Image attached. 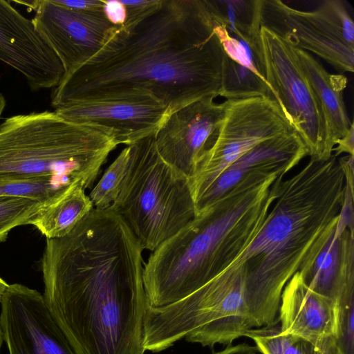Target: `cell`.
<instances>
[{
	"label": "cell",
	"instance_id": "cell-1",
	"mask_svg": "<svg viewBox=\"0 0 354 354\" xmlns=\"http://www.w3.org/2000/svg\"><path fill=\"white\" fill-rule=\"evenodd\" d=\"M142 250L110 207L46 239L43 296L75 354H144Z\"/></svg>",
	"mask_w": 354,
	"mask_h": 354
},
{
	"label": "cell",
	"instance_id": "cell-2",
	"mask_svg": "<svg viewBox=\"0 0 354 354\" xmlns=\"http://www.w3.org/2000/svg\"><path fill=\"white\" fill-rule=\"evenodd\" d=\"M223 55L205 0H163L141 21L117 27L93 57L64 74L51 104L149 95L171 113L219 95Z\"/></svg>",
	"mask_w": 354,
	"mask_h": 354
},
{
	"label": "cell",
	"instance_id": "cell-3",
	"mask_svg": "<svg viewBox=\"0 0 354 354\" xmlns=\"http://www.w3.org/2000/svg\"><path fill=\"white\" fill-rule=\"evenodd\" d=\"M286 173L250 172L152 252L143 270L148 304L180 301L225 270L259 232Z\"/></svg>",
	"mask_w": 354,
	"mask_h": 354
},
{
	"label": "cell",
	"instance_id": "cell-4",
	"mask_svg": "<svg viewBox=\"0 0 354 354\" xmlns=\"http://www.w3.org/2000/svg\"><path fill=\"white\" fill-rule=\"evenodd\" d=\"M345 192V175L337 156L310 158L282 180L259 232L226 268L243 265L250 289L280 305L288 281L297 272L303 277L308 274L335 233Z\"/></svg>",
	"mask_w": 354,
	"mask_h": 354
},
{
	"label": "cell",
	"instance_id": "cell-5",
	"mask_svg": "<svg viewBox=\"0 0 354 354\" xmlns=\"http://www.w3.org/2000/svg\"><path fill=\"white\" fill-rule=\"evenodd\" d=\"M117 146L101 130L55 111L12 115L0 123V177H55L86 190Z\"/></svg>",
	"mask_w": 354,
	"mask_h": 354
},
{
	"label": "cell",
	"instance_id": "cell-6",
	"mask_svg": "<svg viewBox=\"0 0 354 354\" xmlns=\"http://www.w3.org/2000/svg\"><path fill=\"white\" fill-rule=\"evenodd\" d=\"M130 147L128 170L110 207L151 252L196 216L189 178L160 155L155 134Z\"/></svg>",
	"mask_w": 354,
	"mask_h": 354
},
{
	"label": "cell",
	"instance_id": "cell-7",
	"mask_svg": "<svg viewBox=\"0 0 354 354\" xmlns=\"http://www.w3.org/2000/svg\"><path fill=\"white\" fill-rule=\"evenodd\" d=\"M296 131L276 99L257 97L225 100L217 135L189 179L194 204L221 174L263 140Z\"/></svg>",
	"mask_w": 354,
	"mask_h": 354
},
{
	"label": "cell",
	"instance_id": "cell-8",
	"mask_svg": "<svg viewBox=\"0 0 354 354\" xmlns=\"http://www.w3.org/2000/svg\"><path fill=\"white\" fill-rule=\"evenodd\" d=\"M261 26L338 71H354V22L345 1L325 0L302 11L279 0H261Z\"/></svg>",
	"mask_w": 354,
	"mask_h": 354
},
{
	"label": "cell",
	"instance_id": "cell-9",
	"mask_svg": "<svg viewBox=\"0 0 354 354\" xmlns=\"http://www.w3.org/2000/svg\"><path fill=\"white\" fill-rule=\"evenodd\" d=\"M261 39L265 79L291 125L306 145L309 156L328 159L333 153L321 104L299 62L294 46L264 26Z\"/></svg>",
	"mask_w": 354,
	"mask_h": 354
},
{
	"label": "cell",
	"instance_id": "cell-10",
	"mask_svg": "<svg viewBox=\"0 0 354 354\" xmlns=\"http://www.w3.org/2000/svg\"><path fill=\"white\" fill-rule=\"evenodd\" d=\"M23 3L35 11L32 21L59 59L64 74L87 62L118 27L111 24L104 13L71 9L56 0Z\"/></svg>",
	"mask_w": 354,
	"mask_h": 354
},
{
	"label": "cell",
	"instance_id": "cell-11",
	"mask_svg": "<svg viewBox=\"0 0 354 354\" xmlns=\"http://www.w3.org/2000/svg\"><path fill=\"white\" fill-rule=\"evenodd\" d=\"M0 304V322L9 354H75L39 292L9 284Z\"/></svg>",
	"mask_w": 354,
	"mask_h": 354
},
{
	"label": "cell",
	"instance_id": "cell-12",
	"mask_svg": "<svg viewBox=\"0 0 354 354\" xmlns=\"http://www.w3.org/2000/svg\"><path fill=\"white\" fill-rule=\"evenodd\" d=\"M54 111L68 122L100 129L118 145L127 146L156 134L169 114L164 104L149 95L71 103Z\"/></svg>",
	"mask_w": 354,
	"mask_h": 354
},
{
	"label": "cell",
	"instance_id": "cell-13",
	"mask_svg": "<svg viewBox=\"0 0 354 354\" xmlns=\"http://www.w3.org/2000/svg\"><path fill=\"white\" fill-rule=\"evenodd\" d=\"M207 97L169 114L155 134L160 156L189 179L212 145L224 115L225 102Z\"/></svg>",
	"mask_w": 354,
	"mask_h": 354
},
{
	"label": "cell",
	"instance_id": "cell-14",
	"mask_svg": "<svg viewBox=\"0 0 354 354\" xmlns=\"http://www.w3.org/2000/svg\"><path fill=\"white\" fill-rule=\"evenodd\" d=\"M0 61L21 73L32 91L56 87L65 73L32 19L4 0H0Z\"/></svg>",
	"mask_w": 354,
	"mask_h": 354
},
{
	"label": "cell",
	"instance_id": "cell-15",
	"mask_svg": "<svg viewBox=\"0 0 354 354\" xmlns=\"http://www.w3.org/2000/svg\"><path fill=\"white\" fill-rule=\"evenodd\" d=\"M278 318L283 333L301 337L318 348L335 340V301L310 289L299 272L283 290Z\"/></svg>",
	"mask_w": 354,
	"mask_h": 354
},
{
	"label": "cell",
	"instance_id": "cell-16",
	"mask_svg": "<svg viewBox=\"0 0 354 354\" xmlns=\"http://www.w3.org/2000/svg\"><path fill=\"white\" fill-rule=\"evenodd\" d=\"M307 156L308 149L296 131L262 141L227 167L197 199L196 215L250 172L257 169H285L288 172Z\"/></svg>",
	"mask_w": 354,
	"mask_h": 354
},
{
	"label": "cell",
	"instance_id": "cell-17",
	"mask_svg": "<svg viewBox=\"0 0 354 354\" xmlns=\"http://www.w3.org/2000/svg\"><path fill=\"white\" fill-rule=\"evenodd\" d=\"M303 279L310 289L333 301L353 290L354 233L336 230Z\"/></svg>",
	"mask_w": 354,
	"mask_h": 354
},
{
	"label": "cell",
	"instance_id": "cell-18",
	"mask_svg": "<svg viewBox=\"0 0 354 354\" xmlns=\"http://www.w3.org/2000/svg\"><path fill=\"white\" fill-rule=\"evenodd\" d=\"M295 49L301 68L321 104L333 149L335 142L348 132L353 122L343 100L347 79L342 75L329 73L308 51Z\"/></svg>",
	"mask_w": 354,
	"mask_h": 354
},
{
	"label": "cell",
	"instance_id": "cell-19",
	"mask_svg": "<svg viewBox=\"0 0 354 354\" xmlns=\"http://www.w3.org/2000/svg\"><path fill=\"white\" fill-rule=\"evenodd\" d=\"M93 208L85 189L77 187L43 205L28 225H34L46 239L61 238L68 234Z\"/></svg>",
	"mask_w": 354,
	"mask_h": 354
},
{
	"label": "cell",
	"instance_id": "cell-20",
	"mask_svg": "<svg viewBox=\"0 0 354 354\" xmlns=\"http://www.w3.org/2000/svg\"><path fill=\"white\" fill-rule=\"evenodd\" d=\"M212 22L224 53L251 69L267 83L261 34L244 33L213 20Z\"/></svg>",
	"mask_w": 354,
	"mask_h": 354
},
{
	"label": "cell",
	"instance_id": "cell-21",
	"mask_svg": "<svg viewBox=\"0 0 354 354\" xmlns=\"http://www.w3.org/2000/svg\"><path fill=\"white\" fill-rule=\"evenodd\" d=\"M226 100L257 97H274L269 85L249 68L233 60L225 53L219 95Z\"/></svg>",
	"mask_w": 354,
	"mask_h": 354
},
{
	"label": "cell",
	"instance_id": "cell-22",
	"mask_svg": "<svg viewBox=\"0 0 354 354\" xmlns=\"http://www.w3.org/2000/svg\"><path fill=\"white\" fill-rule=\"evenodd\" d=\"M212 19L246 33H260L261 0H205Z\"/></svg>",
	"mask_w": 354,
	"mask_h": 354
},
{
	"label": "cell",
	"instance_id": "cell-23",
	"mask_svg": "<svg viewBox=\"0 0 354 354\" xmlns=\"http://www.w3.org/2000/svg\"><path fill=\"white\" fill-rule=\"evenodd\" d=\"M75 187H77L72 186L55 177H0V196L28 198L43 205H48L56 201Z\"/></svg>",
	"mask_w": 354,
	"mask_h": 354
},
{
	"label": "cell",
	"instance_id": "cell-24",
	"mask_svg": "<svg viewBox=\"0 0 354 354\" xmlns=\"http://www.w3.org/2000/svg\"><path fill=\"white\" fill-rule=\"evenodd\" d=\"M279 322L251 329L244 336L253 339L262 354H324L323 347L318 348L301 337L283 333Z\"/></svg>",
	"mask_w": 354,
	"mask_h": 354
},
{
	"label": "cell",
	"instance_id": "cell-25",
	"mask_svg": "<svg viewBox=\"0 0 354 354\" xmlns=\"http://www.w3.org/2000/svg\"><path fill=\"white\" fill-rule=\"evenodd\" d=\"M130 160V147L123 149L108 167L88 196L94 208L106 209L117 198L126 176Z\"/></svg>",
	"mask_w": 354,
	"mask_h": 354
},
{
	"label": "cell",
	"instance_id": "cell-26",
	"mask_svg": "<svg viewBox=\"0 0 354 354\" xmlns=\"http://www.w3.org/2000/svg\"><path fill=\"white\" fill-rule=\"evenodd\" d=\"M43 205L28 198L0 196V242L6 240L13 228L28 225Z\"/></svg>",
	"mask_w": 354,
	"mask_h": 354
},
{
	"label": "cell",
	"instance_id": "cell-27",
	"mask_svg": "<svg viewBox=\"0 0 354 354\" xmlns=\"http://www.w3.org/2000/svg\"><path fill=\"white\" fill-rule=\"evenodd\" d=\"M127 18L123 28L131 27L145 19L162 6L163 0L122 1Z\"/></svg>",
	"mask_w": 354,
	"mask_h": 354
},
{
	"label": "cell",
	"instance_id": "cell-28",
	"mask_svg": "<svg viewBox=\"0 0 354 354\" xmlns=\"http://www.w3.org/2000/svg\"><path fill=\"white\" fill-rule=\"evenodd\" d=\"M103 11L106 19L113 26L122 27L124 24L127 13L122 1L104 0Z\"/></svg>",
	"mask_w": 354,
	"mask_h": 354
},
{
	"label": "cell",
	"instance_id": "cell-29",
	"mask_svg": "<svg viewBox=\"0 0 354 354\" xmlns=\"http://www.w3.org/2000/svg\"><path fill=\"white\" fill-rule=\"evenodd\" d=\"M67 8L95 13H104V0H56Z\"/></svg>",
	"mask_w": 354,
	"mask_h": 354
},
{
	"label": "cell",
	"instance_id": "cell-30",
	"mask_svg": "<svg viewBox=\"0 0 354 354\" xmlns=\"http://www.w3.org/2000/svg\"><path fill=\"white\" fill-rule=\"evenodd\" d=\"M333 149V152L335 156H338L342 153H347L348 155L353 156L354 151V126L352 122L348 132L340 139L335 142V145Z\"/></svg>",
	"mask_w": 354,
	"mask_h": 354
},
{
	"label": "cell",
	"instance_id": "cell-31",
	"mask_svg": "<svg viewBox=\"0 0 354 354\" xmlns=\"http://www.w3.org/2000/svg\"><path fill=\"white\" fill-rule=\"evenodd\" d=\"M257 347L247 344L227 346L225 349L213 354H257Z\"/></svg>",
	"mask_w": 354,
	"mask_h": 354
},
{
	"label": "cell",
	"instance_id": "cell-32",
	"mask_svg": "<svg viewBox=\"0 0 354 354\" xmlns=\"http://www.w3.org/2000/svg\"><path fill=\"white\" fill-rule=\"evenodd\" d=\"M322 347L324 349V354H339L335 339L328 341Z\"/></svg>",
	"mask_w": 354,
	"mask_h": 354
},
{
	"label": "cell",
	"instance_id": "cell-33",
	"mask_svg": "<svg viewBox=\"0 0 354 354\" xmlns=\"http://www.w3.org/2000/svg\"><path fill=\"white\" fill-rule=\"evenodd\" d=\"M6 104V98L3 96V95L1 93H0V118L5 109Z\"/></svg>",
	"mask_w": 354,
	"mask_h": 354
},
{
	"label": "cell",
	"instance_id": "cell-34",
	"mask_svg": "<svg viewBox=\"0 0 354 354\" xmlns=\"http://www.w3.org/2000/svg\"><path fill=\"white\" fill-rule=\"evenodd\" d=\"M8 285L9 284H8L2 278L0 277V301L4 291L8 288Z\"/></svg>",
	"mask_w": 354,
	"mask_h": 354
},
{
	"label": "cell",
	"instance_id": "cell-35",
	"mask_svg": "<svg viewBox=\"0 0 354 354\" xmlns=\"http://www.w3.org/2000/svg\"><path fill=\"white\" fill-rule=\"evenodd\" d=\"M3 342V331H2L1 325V322H0V354H1V348Z\"/></svg>",
	"mask_w": 354,
	"mask_h": 354
}]
</instances>
